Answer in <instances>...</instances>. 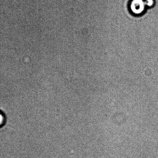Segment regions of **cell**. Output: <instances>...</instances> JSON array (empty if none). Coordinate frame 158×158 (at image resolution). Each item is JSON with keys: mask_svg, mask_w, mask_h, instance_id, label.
Instances as JSON below:
<instances>
[{"mask_svg": "<svg viewBox=\"0 0 158 158\" xmlns=\"http://www.w3.org/2000/svg\"><path fill=\"white\" fill-rule=\"evenodd\" d=\"M145 5L148 7H152L154 5V0H145Z\"/></svg>", "mask_w": 158, "mask_h": 158, "instance_id": "cell-3", "label": "cell"}, {"mask_svg": "<svg viewBox=\"0 0 158 158\" xmlns=\"http://www.w3.org/2000/svg\"><path fill=\"white\" fill-rule=\"evenodd\" d=\"M1 127H2L3 126H4L6 122V116L4 113L1 111Z\"/></svg>", "mask_w": 158, "mask_h": 158, "instance_id": "cell-2", "label": "cell"}, {"mask_svg": "<svg viewBox=\"0 0 158 158\" xmlns=\"http://www.w3.org/2000/svg\"><path fill=\"white\" fill-rule=\"evenodd\" d=\"M145 2L143 0H133L130 4V9L134 15H142L145 11Z\"/></svg>", "mask_w": 158, "mask_h": 158, "instance_id": "cell-1", "label": "cell"}]
</instances>
